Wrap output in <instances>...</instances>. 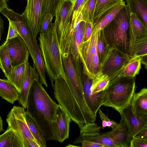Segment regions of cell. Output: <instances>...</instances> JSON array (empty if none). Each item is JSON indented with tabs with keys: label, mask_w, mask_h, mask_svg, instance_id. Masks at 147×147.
I'll list each match as a JSON object with an SVG mask.
<instances>
[{
	"label": "cell",
	"mask_w": 147,
	"mask_h": 147,
	"mask_svg": "<svg viewBox=\"0 0 147 147\" xmlns=\"http://www.w3.org/2000/svg\"><path fill=\"white\" fill-rule=\"evenodd\" d=\"M58 106L40 80L35 81L28 95L26 111L35 121L46 141L55 140L54 123Z\"/></svg>",
	"instance_id": "obj_1"
},
{
	"label": "cell",
	"mask_w": 147,
	"mask_h": 147,
	"mask_svg": "<svg viewBox=\"0 0 147 147\" xmlns=\"http://www.w3.org/2000/svg\"><path fill=\"white\" fill-rule=\"evenodd\" d=\"M39 33V45L53 87L55 80L59 76L66 79L54 23H50L45 33Z\"/></svg>",
	"instance_id": "obj_2"
},
{
	"label": "cell",
	"mask_w": 147,
	"mask_h": 147,
	"mask_svg": "<svg viewBox=\"0 0 147 147\" xmlns=\"http://www.w3.org/2000/svg\"><path fill=\"white\" fill-rule=\"evenodd\" d=\"M136 76L115 77L110 80L105 90L104 105L111 107L119 113L130 104L135 93Z\"/></svg>",
	"instance_id": "obj_3"
},
{
	"label": "cell",
	"mask_w": 147,
	"mask_h": 147,
	"mask_svg": "<svg viewBox=\"0 0 147 147\" xmlns=\"http://www.w3.org/2000/svg\"><path fill=\"white\" fill-rule=\"evenodd\" d=\"M130 13L127 5H125L114 19L102 29L110 48L116 49L128 55Z\"/></svg>",
	"instance_id": "obj_4"
},
{
	"label": "cell",
	"mask_w": 147,
	"mask_h": 147,
	"mask_svg": "<svg viewBox=\"0 0 147 147\" xmlns=\"http://www.w3.org/2000/svg\"><path fill=\"white\" fill-rule=\"evenodd\" d=\"M61 0H27L25 10L22 13L30 28L34 40L40 32L45 15L51 13L55 16Z\"/></svg>",
	"instance_id": "obj_5"
},
{
	"label": "cell",
	"mask_w": 147,
	"mask_h": 147,
	"mask_svg": "<svg viewBox=\"0 0 147 147\" xmlns=\"http://www.w3.org/2000/svg\"><path fill=\"white\" fill-rule=\"evenodd\" d=\"M63 69L67 83V90L71 96H84L81 73L83 68L80 56L74 58L71 55L62 57Z\"/></svg>",
	"instance_id": "obj_6"
},
{
	"label": "cell",
	"mask_w": 147,
	"mask_h": 147,
	"mask_svg": "<svg viewBox=\"0 0 147 147\" xmlns=\"http://www.w3.org/2000/svg\"><path fill=\"white\" fill-rule=\"evenodd\" d=\"M26 111L23 107L14 106L8 113L6 118L8 126L20 137L23 141L24 147H27L31 142H37L31 134L26 123Z\"/></svg>",
	"instance_id": "obj_7"
},
{
	"label": "cell",
	"mask_w": 147,
	"mask_h": 147,
	"mask_svg": "<svg viewBox=\"0 0 147 147\" xmlns=\"http://www.w3.org/2000/svg\"><path fill=\"white\" fill-rule=\"evenodd\" d=\"M0 12L5 16L17 30L19 35L26 45L33 63L35 62L34 39L30 28L24 16L15 12L7 7Z\"/></svg>",
	"instance_id": "obj_8"
},
{
	"label": "cell",
	"mask_w": 147,
	"mask_h": 147,
	"mask_svg": "<svg viewBox=\"0 0 147 147\" xmlns=\"http://www.w3.org/2000/svg\"><path fill=\"white\" fill-rule=\"evenodd\" d=\"M78 127L80 135L74 140V144H79L87 141L102 144L107 147H116L110 131L101 132V127L94 122H88Z\"/></svg>",
	"instance_id": "obj_9"
},
{
	"label": "cell",
	"mask_w": 147,
	"mask_h": 147,
	"mask_svg": "<svg viewBox=\"0 0 147 147\" xmlns=\"http://www.w3.org/2000/svg\"><path fill=\"white\" fill-rule=\"evenodd\" d=\"M132 56L115 48H110L100 64V71L111 79L114 77Z\"/></svg>",
	"instance_id": "obj_10"
},
{
	"label": "cell",
	"mask_w": 147,
	"mask_h": 147,
	"mask_svg": "<svg viewBox=\"0 0 147 147\" xmlns=\"http://www.w3.org/2000/svg\"><path fill=\"white\" fill-rule=\"evenodd\" d=\"M83 68L82 71L81 78L84 98L92 114L96 118L98 111L104 104L105 91L96 94H93L92 87V78L88 75L84 67Z\"/></svg>",
	"instance_id": "obj_11"
},
{
	"label": "cell",
	"mask_w": 147,
	"mask_h": 147,
	"mask_svg": "<svg viewBox=\"0 0 147 147\" xmlns=\"http://www.w3.org/2000/svg\"><path fill=\"white\" fill-rule=\"evenodd\" d=\"M99 32L98 29L93 28L90 38L88 41L82 43L79 50L80 57L84 68L91 78L90 72L93 58L97 53V44Z\"/></svg>",
	"instance_id": "obj_12"
},
{
	"label": "cell",
	"mask_w": 147,
	"mask_h": 147,
	"mask_svg": "<svg viewBox=\"0 0 147 147\" xmlns=\"http://www.w3.org/2000/svg\"><path fill=\"white\" fill-rule=\"evenodd\" d=\"M12 66L14 67L25 63L30 53L25 43L19 36L5 41Z\"/></svg>",
	"instance_id": "obj_13"
},
{
	"label": "cell",
	"mask_w": 147,
	"mask_h": 147,
	"mask_svg": "<svg viewBox=\"0 0 147 147\" xmlns=\"http://www.w3.org/2000/svg\"><path fill=\"white\" fill-rule=\"evenodd\" d=\"M119 113L132 138L147 127V119H144L136 116L132 111L130 104Z\"/></svg>",
	"instance_id": "obj_14"
},
{
	"label": "cell",
	"mask_w": 147,
	"mask_h": 147,
	"mask_svg": "<svg viewBox=\"0 0 147 147\" xmlns=\"http://www.w3.org/2000/svg\"><path fill=\"white\" fill-rule=\"evenodd\" d=\"M71 121L69 115L59 105L54 123L55 141L62 143L68 138Z\"/></svg>",
	"instance_id": "obj_15"
},
{
	"label": "cell",
	"mask_w": 147,
	"mask_h": 147,
	"mask_svg": "<svg viewBox=\"0 0 147 147\" xmlns=\"http://www.w3.org/2000/svg\"><path fill=\"white\" fill-rule=\"evenodd\" d=\"M26 72L25 78L20 91L19 93V104L26 109L28 95L31 87L34 82L39 80V77L35 67L29 64L28 60L26 62Z\"/></svg>",
	"instance_id": "obj_16"
},
{
	"label": "cell",
	"mask_w": 147,
	"mask_h": 147,
	"mask_svg": "<svg viewBox=\"0 0 147 147\" xmlns=\"http://www.w3.org/2000/svg\"><path fill=\"white\" fill-rule=\"evenodd\" d=\"M129 55L132 56L135 42L137 39L147 35V28L136 14L130 13L129 27Z\"/></svg>",
	"instance_id": "obj_17"
},
{
	"label": "cell",
	"mask_w": 147,
	"mask_h": 147,
	"mask_svg": "<svg viewBox=\"0 0 147 147\" xmlns=\"http://www.w3.org/2000/svg\"><path fill=\"white\" fill-rule=\"evenodd\" d=\"M134 114L144 119H147V89L144 87L134 94L130 104Z\"/></svg>",
	"instance_id": "obj_18"
},
{
	"label": "cell",
	"mask_w": 147,
	"mask_h": 147,
	"mask_svg": "<svg viewBox=\"0 0 147 147\" xmlns=\"http://www.w3.org/2000/svg\"><path fill=\"white\" fill-rule=\"evenodd\" d=\"M110 131L116 147H130L132 138L121 118L117 126Z\"/></svg>",
	"instance_id": "obj_19"
},
{
	"label": "cell",
	"mask_w": 147,
	"mask_h": 147,
	"mask_svg": "<svg viewBox=\"0 0 147 147\" xmlns=\"http://www.w3.org/2000/svg\"><path fill=\"white\" fill-rule=\"evenodd\" d=\"M125 1L123 0L104 12L93 25V28H96L99 31L103 29L114 19L125 5Z\"/></svg>",
	"instance_id": "obj_20"
},
{
	"label": "cell",
	"mask_w": 147,
	"mask_h": 147,
	"mask_svg": "<svg viewBox=\"0 0 147 147\" xmlns=\"http://www.w3.org/2000/svg\"><path fill=\"white\" fill-rule=\"evenodd\" d=\"M0 147H24L23 141L19 135L8 126L0 135Z\"/></svg>",
	"instance_id": "obj_21"
},
{
	"label": "cell",
	"mask_w": 147,
	"mask_h": 147,
	"mask_svg": "<svg viewBox=\"0 0 147 147\" xmlns=\"http://www.w3.org/2000/svg\"><path fill=\"white\" fill-rule=\"evenodd\" d=\"M19 92L8 79H0V96L9 103L13 104L19 98Z\"/></svg>",
	"instance_id": "obj_22"
},
{
	"label": "cell",
	"mask_w": 147,
	"mask_h": 147,
	"mask_svg": "<svg viewBox=\"0 0 147 147\" xmlns=\"http://www.w3.org/2000/svg\"><path fill=\"white\" fill-rule=\"evenodd\" d=\"M141 57L139 56H132L113 78L120 77H136L139 74L141 68Z\"/></svg>",
	"instance_id": "obj_23"
},
{
	"label": "cell",
	"mask_w": 147,
	"mask_h": 147,
	"mask_svg": "<svg viewBox=\"0 0 147 147\" xmlns=\"http://www.w3.org/2000/svg\"><path fill=\"white\" fill-rule=\"evenodd\" d=\"M130 13L136 14L147 28V0H125Z\"/></svg>",
	"instance_id": "obj_24"
},
{
	"label": "cell",
	"mask_w": 147,
	"mask_h": 147,
	"mask_svg": "<svg viewBox=\"0 0 147 147\" xmlns=\"http://www.w3.org/2000/svg\"><path fill=\"white\" fill-rule=\"evenodd\" d=\"M34 44L35 55V62L34 63V65L36 68L40 81L46 87H48L45 76L46 69L45 63L36 38L34 40Z\"/></svg>",
	"instance_id": "obj_25"
},
{
	"label": "cell",
	"mask_w": 147,
	"mask_h": 147,
	"mask_svg": "<svg viewBox=\"0 0 147 147\" xmlns=\"http://www.w3.org/2000/svg\"><path fill=\"white\" fill-rule=\"evenodd\" d=\"M25 63L13 67L8 80L15 86L19 93L20 91L26 72Z\"/></svg>",
	"instance_id": "obj_26"
},
{
	"label": "cell",
	"mask_w": 147,
	"mask_h": 147,
	"mask_svg": "<svg viewBox=\"0 0 147 147\" xmlns=\"http://www.w3.org/2000/svg\"><path fill=\"white\" fill-rule=\"evenodd\" d=\"M25 119L28 128L35 140L41 147H47L46 141L40 128L34 119L26 111Z\"/></svg>",
	"instance_id": "obj_27"
},
{
	"label": "cell",
	"mask_w": 147,
	"mask_h": 147,
	"mask_svg": "<svg viewBox=\"0 0 147 147\" xmlns=\"http://www.w3.org/2000/svg\"><path fill=\"white\" fill-rule=\"evenodd\" d=\"M0 63L1 69L5 77L8 79L12 67L10 59L7 46L5 41L0 46Z\"/></svg>",
	"instance_id": "obj_28"
},
{
	"label": "cell",
	"mask_w": 147,
	"mask_h": 147,
	"mask_svg": "<svg viewBox=\"0 0 147 147\" xmlns=\"http://www.w3.org/2000/svg\"><path fill=\"white\" fill-rule=\"evenodd\" d=\"M147 35L136 39L135 43L132 56H138L141 58V63L147 69Z\"/></svg>",
	"instance_id": "obj_29"
},
{
	"label": "cell",
	"mask_w": 147,
	"mask_h": 147,
	"mask_svg": "<svg viewBox=\"0 0 147 147\" xmlns=\"http://www.w3.org/2000/svg\"><path fill=\"white\" fill-rule=\"evenodd\" d=\"M123 1V0H96L93 19V26L104 12Z\"/></svg>",
	"instance_id": "obj_30"
},
{
	"label": "cell",
	"mask_w": 147,
	"mask_h": 147,
	"mask_svg": "<svg viewBox=\"0 0 147 147\" xmlns=\"http://www.w3.org/2000/svg\"><path fill=\"white\" fill-rule=\"evenodd\" d=\"M110 81V78L100 71L92 79V87L93 94L104 91Z\"/></svg>",
	"instance_id": "obj_31"
},
{
	"label": "cell",
	"mask_w": 147,
	"mask_h": 147,
	"mask_svg": "<svg viewBox=\"0 0 147 147\" xmlns=\"http://www.w3.org/2000/svg\"><path fill=\"white\" fill-rule=\"evenodd\" d=\"M109 49L102 30H101L99 31L97 44V53L100 65L107 54Z\"/></svg>",
	"instance_id": "obj_32"
},
{
	"label": "cell",
	"mask_w": 147,
	"mask_h": 147,
	"mask_svg": "<svg viewBox=\"0 0 147 147\" xmlns=\"http://www.w3.org/2000/svg\"><path fill=\"white\" fill-rule=\"evenodd\" d=\"M96 0H88L80 12L82 20L93 23V19Z\"/></svg>",
	"instance_id": "obj_33"
},
{
	"label": "cell",
	"mask_w": 147,
	"mask_h": 147,
	"mask_svg": "<svg viewBox=\"0 0 147 147\" xmlns=\"http://www.w3.org/2000/svg\"><path fill=\"white\" fill-rule=\"evenodd\" d=\"M88 0H76L74 3L72 10V24L75 25L77 18L84 5Z\"/></svg>",
	"instance_id": "obj_34"
},
{
	"label": "cell",
	"mask_w": 147,
	"mask_h": 147,
	"mask_svg": "<svg viewBox=\"0 0 147 147\" xmlns=\"http://www.w3.org/2000/svg\"><path fill=\"white\" fill-rule=\"evenodd\" d=\"M98 111L99 117L102 121V129H104L106 127H111L112 129H113L117 126L118 123L109 119L100 109Z\"/></svg>",
	"instance_id": "obj_35"
},
{
	"label": "cell",
	"mask_w": 147,
	"mask_h": 147,
	"mask_svg": "<svg viewBox=\"0 0 147 147\" xmlns=\"http://www.w3.org/2000/svg\"><path fill=\"white\" fill-rule=\"evenodd\" d=\"M130 147H147V139L134 137L131 140Z\"/></svg>",
	"instance_id": "obj_36"
},
{
	"label": "cell",
	"mask_w": 147,
	"mask_h": 147,
	"mask_svg": "<svg viewBox=\"0 0 147 147\" xmlns=\"http://www.w3.org/2000/svg\"><path fill=\"white\" fill-rule=\"evenodd\" d=\"M53 17L50 13H48L45 15L42 23L40 32L44 33L46 31Z\"/></svg>",
	"instance_id": "obj_37"
},
{
	"label": "cell",
	"mask_w": 147,
	"mask_h": 147,
	"mask_svg": "<svg viewBox=\"0 0 147 147\" xmlns=\"http://www.w3.org/2000/svg\"><path fill=\"white\" fill-rule=\"evenodd\" d=\"M93 28V25L92 23L85 22L83 36V42L88 41L90 38Z\"/></svg>",
	"instance_id": "obj_38"
},
{
	"label": "cell",
	"mask_w": 147,
	"mask_h": 147,
	"mask_svg": "<svg viewBox=\"0 0 147 147\" xmlns=\"http://www.w3.org/2000/svg\"><path fill=\"white\" fill-rule=\"evenodd\" d=\"M18 35L17 31L11 23L9 22V29L6 40L14 38Z\"/></svg>",
	"instance_id": "obj_39"
},
{
	"label": "cell",
	"mask_w": 147,
	"mask_h": 147,
	"mask_svg": "<svg viewBox=\"0 0 147 147\" xmlns=\"http://www.w3.org/2000/svg\"><path fill=\"white\" fill-rule=\"evenodd\" d=\"M81 143L82 147H107L104 144L92 142L85 141Z\"/></svg>",
	"instance_id": "obj_40"
},
{
	"label": "cell",
	"mask_w": 147,
	"mask_h": 147,
	"mask_svg": "<svg viewBox=\"0 0 147 147\" xmlns=\"http://www.w3.org/2000/svg\"><path fill=\"white\" fill-rule=\"evenodd\" d=\"M135 137L139 138L147 139V127L140 131Z\"/></svg>",
	"instance_id": "obj_41"
},
{
	"label": "cell",
	"mask_w": 147,
	"mask_h": 147,
	"mask_svg": "<svg viewBox=\"0 0 147 147\" xmlns=\"http://www.w3.org/2000/svg\"><path fill=\"white\" fill-rule=\"evenodd\" d=\"M7 0H0V12L4 8L7 7Z\"/></svg>",
	"instance_id": "obj_42"
},
{
	"label": "cell",
	"mask_w": 147,
	"mask_h": 147,
	"mask_svg": "<svg viewBox=\"0 0 147 147\" xmlns=\"http://www.w3.org/2000/svg\"><path fill=\"white\" fill-rule=\"evenodd\" d=\"M3 21L0 16V42L1 40V37L3 32Z\"/></svg>",
	"instance_id": "obj_43"
},
{
	"label": "cell",
	"mask_w": 147,
	"mask_h": 147,
	"mask_svg": "<svg viewBox=\"0 0 147 147\" xmlns=\"http://www.w3.org/2000/svg\"><path fill=\"white\" fill-rule=\"evenodd\" d=\"M3 121L0 115V133L1 131H3Z\"/></svg>",
	"instance_id": "obj_44"
},
{
	"label": "cell",
	"mask_w": 147,
	"mask_h": 147,
	"mask_svg": "<svg viewBox=\"0 0 147 147\" xmlns=\"http://www.w3.org/2000/svg\"><path fill=\"white\" fill-rule=\"evenodd\" d=\"M72 0L73 1V2L74 3L75 2V1H76V0Z\"/></svg>",
	"instance_id": "obj_45"
},
{
	"label": "cell",
	"mask_w": 147,
	"mask_h": 147,
	"mask_svg": "<svg viewBox=\"0 0 147 147\" xmlns=\"http://www.w3.org/2000/svg\"><path fill=\"white\" fill-rule=\"evenodd\" d=\"M0 68L1 69V64L0 63Z\"/></svg>",
	"instance_id": "obj_46"
},
{
	"label": "cell",
	"mask_w": 147,
	"mask_h": 147,
	"mask_svg": "<svg viewBox=\"0 0 147 147\" xmlns=\"http://www.w3.org/2000/svg\"></svg>",
	"instance_id": "obj_47"
}]
</instances>
